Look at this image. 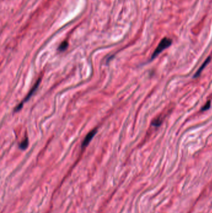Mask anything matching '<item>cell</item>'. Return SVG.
Returning a JSON list of instances; mask_svg holds the SVG:
<instances>
[{"mask_svg": "<svg viewBox=\"0 0 212 213\" xmlns=\"http://www.w3.org/2000/svg\"><path fill=\"white\" fill-rule=\"evenodd\" d=\"M210 106H211V102L209 100V101H208V102L205 103V105L203 107L202 109H201V111L203 112V111H205L208 110V109H210Z\"/></svg>", "mask_w": 212, "mask_h": 213, "instance_id": "cell-8", "label": "cell"}, {"mask_svg": "<svg viewBox=\"0 0 212 213\" xmlns=\"http://www.w3.org/2000/svg\"><path fill=\"white\" fill-rule=\"evenodd\" d=\"M172 43V40L171 39L168 38H163L159 44H158V46L156 47V49H155V50L154 51L153 54L151 56V59H155L157 56L159 55L164 49H166L168 48L169 46H171Z\"/></svg>", "mask_w": 212, "mask_h": 213, "instance_id": "cell-1", "label": "cell"}, {"mask_svg": "<svg viewBox=\"0 0 212 213\" xmlns=\"http://www.w3.org/2000/svg\"><path fill=\"white\" fill-rule=\"evenodd\" d=\"M68 46H69L68 42H67V41H64V42H62L61 44L59 46L58 49H59V50H60V51H64V50H65L67 48Z\"/></svg>", "mask_w": 212, "mask_h": 213, "instance_id": "cell-6", "label": "cell"}, {"mask_svg": "<svg viewBox=\"0 0 212 213\" xmlns=\"http://www.w3.org/2000/svg\"><path fill=\"white\" fill-rule=\"evenodd\" d=\"M97 132V129H93V130H92L90 133H88V135L86 136V137L85 138V139L83 141V143L82 144V148H85L90 142V141L92 140V139L93 138V137L95 135V134H96Z\"/></svg>", "mask_w": 212, "mask_h": 213, "instance_id": "cell-3", "label": "cell"}, {"mask_svg": "<svg viewBox=\"0 0 212 213\" xmlns=\"http://www.w3.org/2000/svg\"><path fill=\"white\" fill-rule=\"evenodd\" d=\"M162 120L160 119H155L152 122V125L154 127H159L162 123Z\"/></svg>", "mask_w": 212, "mask_h": 213, "instance_id": "cell-7", "label": "cell"}, {"mask_svg": "<svg viewBox=\"0 0 212 213\" xmlns=\"http://www.w3.org/2000/svg\"><path fill=\"white\" fill-rule=\"evenodd\" d=\"M41 78H39V79L38 80V81H37L36 84L34 86V87L32 88V89L31 90V91L29 92V94H28V95L26 97V98H25L24 100L22 101V102H21V103H19V104L16 107V108L14 109V112H18L19 111H20V110L22 109V105H23V103H24V102H27V101L31 97V96H32L33 94L35 92V91L37 90V87H38L39 84L41 83Z\"/></svg>", "mask_w": 212, "mask_h": 213, "instance_id": "cell-2", "label": "cell"}, {"mask_svg": "<svg viewBox=\"0 0 212 213\" xmlns=\"http://www.w3.org/2000/svg\"><path fill=\"white\" fill-rule=\"evenodd\" d=\"M210 60H211V58L210 57H208L205 61V62L203 63V64L202 65V66L200 67V69L197 70V72L195 73V74L194 75V78H197V77H198L199 76H200V75L201 74V73H202V72L203 71V70L205 69V67L208 65V64L210 62Z\"/></svg>", "mask_w": 212, "mask_h": 213, "instance_id": "cell-4", "label": "cell"}, {"mask_svg": "<svg viewBox=\"0 0 212 213\" xmlns=\"http://www.w3.org/2000/svg\"><path fill=\"white\" fill-rule=\"evenodd\" d=\"M28 144H29V142H28V138H26L19 145V148L21 149V150H26V148H27L28 146Z\"/></svg>", "mask_w": 212, "mask_h": 213, "instance_id": "cell-5", "label": "cell"}]
</instances>
